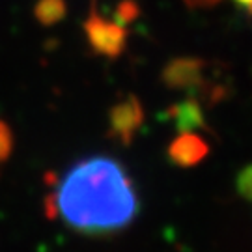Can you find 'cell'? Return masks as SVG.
I'll use <instances>...</instances> for the list:
<instances>
[{
  "label": "cell",
  "mask_w": 252,
  "mask_h": 252,
  "mask_svg": "<svg viewBox=\"0 0 252 252\" xmlns=\"http://www.w3.org/2000/svg\"><path fill=\"white\" fill-rule=\"evenodd\" d=\"M9 146H11V136H9L8 127L0 122V159L8 155Z\"/></svg>",
  "instance_id": "4"
},
{
  "label": "cell",
  "mask_w": 252,
  "mask_h": 252,
  "mask_svg": "<svg viewBox=\"0 0 252 252\" xmlns=\"http://www.w3.org/2000/svg\"><path fill=\"white\" fill-rule=\"evenodd\" d=\"M49 207L75 232L110 234L135 220L138 194L122 162L107 155H92L60 176L51 190Z\"/></svg>",
  "instance_id": "1"
},
{
  "label": "cell",
  "mask_w": 252,
  "mask_h": 252,
  "mask_svg": "<svg viewBox=\"0 0 252 252\" xmlns=\"http://www.w3.org/2000/svg\"><path fill=\"white\" fill-rule=\"evenodd\" d=\"M37 17L43 23H54L63 13V2L62 0H41L36 9Z\"/></svg>",
  "instance_id": "3"
},
{
  "label": "cell",
  "mask_w": 252,
  "mask_h": 252,
  "mask_svg": "<svg viewBox=\"0 0 252 252\" xmlns=\"http://www.w3.org/2000/svg\"><path fill=\"white\" fill-rule=\"evenodd\" d=\"M198 2H204V4H213L217 0H198ZM237 4H241V6H247V8H252V0H235Z\"/></svg>",
  "instance_id": "5"
},
{
  "label": "cell",
  "mask_w": 252,
  "mask_h": 252,
  "mask_svg": "<svg viewBox=\"0 0 252 252\" xmlns=\"http://www.w3.org/2000/svg\"><path fill=\"white\" fill-rule=\"evenodd\" d=\"M86 36L90 39L92 47L101 54L118 56L126 43V30L122 25L105 21L95 9L90 11V17L86 21Z\"/></svg>",
  "instance_id": "2"
}]
</instances>
